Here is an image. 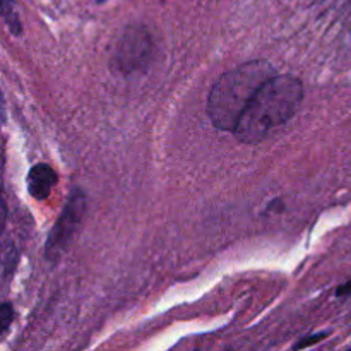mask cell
I'll return each instance as SVG.
<instances>
[{
    "label": "cell",
    "instance_id": "cell-2",
    "mask_svg": "<svg viewBox=\"0 0 351 351\" xmlns=\"http://www.w3.org/2000/svg\"><path fill=\"white\" fill-rule=\"evenodd\" d=\"M274 75L273 65L266 60L245 62L223 74L208 98V115L213 125L218 130L235 132L257 93Z\"/></svg>",
    "mask_w": 351,
    "mask_h": 351
},
{
    "label": "cell",
    "instance_id": "cell-4",
    "mask_svg": "<svg viewBox=\"0 0 351 351\" xmlns=\"http://www.w3.org/2000/svg\"><path fill=\"white\" fill-rule=\"evenodd\" d=\"M151 53V40L149 34L143 27H129L122 38L119 40V45L115 48V57L113 64L123 72L137 71L147 62Z\"/></svg>",
    "mask_w": 351,
    "mask_h": 351
},
{
    "label": "cell",
    "instance_id": "cell-7",
    "mask_svg": "<svg viewBox=\"0 0 351 351\" xmlns=\"http://www.w3.org/2000/svg\"><path fill=\"white\" fill-rule=\"evenodd\" d=\"M16 249H14L12 243H9V245H5V250H3V274H9L16 267Z\"/></svg>",
    "mask_w": 351,
    "mask_h": 351
},
{
    "label": "cell",
    "instance_id": "cell-9",
    "mask_svg": "<svg viewBox=\"0 0 351 351\" xmlns=\"http://www.w3.org/2000/svg\"><path fill=\"white\" fill-rule=\"evenodd\" d=\"M336 295H338V297H348V295H351V281L350 283L343 285V287H339Z\"/></svg>",
    "mask_w": 351,
    "mask_h": 351
},
{
    "label": "cell",
    "instance_id": "cell-6",
    "mask_svg": "<svg viewBox=\"0 0 351 351\" xmlns=\"http://www.w3.org/2000/svg\"><path fill=\"white\" fill-rule=\"evenodd\" d=\"M12 319H14V311L12 307H10V304H3L2 307H0V335L5 336V332L9 331L10 324H12Z\"/></svg>",
    "mask_w": 351,
    "mask_h": 351
},
{
    "label": "cell",
    "instance_id": "cell-3",
    "mask_svg": "<svg viewBox=\"0 0 351 351\" xmlns=\"http://www.w3.org/2000/svg\"><path fill=\"white\" fill-rule=\"evenodd\" d=\"M86 213V195L79 189H75L69 197V202L65 204L64 211L58 216L57 223L51 228L48 235L47 247H45V256L48 261L55 263L60 259L62 254L67 250L69 243L74 239L75 232L79 230L82 218Z\"/></svg>",
    "mask_w": 351,
    "mask_h": 351
},
{
    "label": "cell",
    "instance_id": "cell-1",
    "mask_svg": "<svg viewBox=\"0 0 351 351\" xmlns=\"http://www.w3.org/2000/svg\"><path fill=\"white\" fill-rule=\"evenodd\" d=\"M302 99L304 84L300 79L295 75H274L257 93L233 134L243 144L261 143L297 113Z\"/></svg>",
    "mask_w": 351,
    "mask_h": 351
},
{
    "label": "cell",
    "instance_id": "cell-8",
    "mask_svg": "<svg viewBox=\"0 0 351 351\" xmlns=\"http://www.w3.org/2000/svg\"><path fill=\"white\" fill-rule=\"evenodd\" d=\"M326 336H328V332H319V335H312V336H307V338H302L297 345H293V348L295 350L307 348V346H312V345H315V343L322 341Z\"/></svg>",
    "mask_w": 351,
    "mask_h": 351
},
{
    "label": "cell",
    "instance_id": "cell-5",
    "mask_svg": "<svg viewBox=\"0 0 351 351\" xmlns=\"http://www.w3.org/2000/svg\"><path fill=\"white\" fill-rule=\"evenodd\" d=\"M57 182L58 177L53 168L47 163H40L31 168L26 184L31 197H34L36 201H45L51 194Z\"/></svg>",
    "mask_w": 351,
    "mask_h": 351
}]
</instances>
